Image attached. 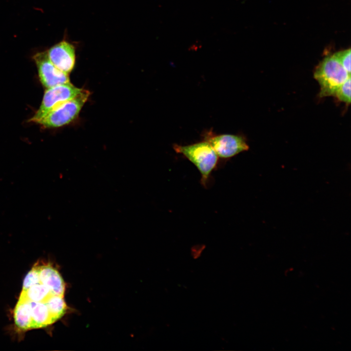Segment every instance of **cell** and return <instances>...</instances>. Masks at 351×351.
Returning a JSON list of instances; mask_svg holds the SVG:
<instances>
[{"mask_svg":"<svg viewBox=\"0 0 351 351\" xmlns=\"http://www.w3.org/2000/svg\"><path fill=\"white\" fill-rule=\"evenodd\" d=\"M350 75L333 55L325 58L316 67L313 75L320 87L319 97L334 96Z\"/></svg>","mask_w":351,"mask_h":351,"instance_id":"cell-1","label":"cell"},{"mask_svg":"<svg viewBox=\"0 0 351 351\" xmlns=\"http://www.w3.org/2000/svg\"><path fill=\"white\" fill-rule=\"evenodd\" d=\"M173 148L196 166L201 175L202 183L205 185L219 157L210 144L204 140L187 145L174 144Z\"/></svg>","mask_w":351,"mask_h":351,"instance_id":"cell-2","label":"cell"},{"mask_svg":"<svg viewBox=\"0 0 351 351\" xmlns=\"http://www.w3.org/2000/svg\"><path fill=\"white\" fill-rule=\"evenodd\" d=\"M89 95L88 91L82 89L78 95L50 112L38 123L48 128L68 124L77 117Z\"/></svg>","mask_w":351,"mask_h":351,"instance_id":"cell-3","label":"cell"},{"mask_svg":"<svg viewBox=\"0 0 351 351\" xmlns=\"http://www.w3.org/2000/svg\"><path fill=\"white\" fill-rule=\"evenodd\" d=\"M82 90L70 82L47 88L39 108L28 121L38 123L50 112L74 98Z\"/></svg>","mask_w":351,"mask_h":351,"instance_id":"cell-4","label":"cell"},{"mask_svg":"<svg viewBox=\"0 0 351 351\" xmlns=\"http://www.w3.org/2000/svg\"><path fill=\"white\" fill-rule=\"evenodd\" d=\"M204 140L212 146L219 157L229 158L249 150V147L242 136L232 134L214 135L205 133Z\"/></svg>","mask_w":351,"mask_h":351,"instance_id":"cell-5","label":"cell"},{"mask_svg":"<svg viewBox=\"0 0 351 351\" xmlns=\"http://www.w3.org/2000/svg\"><path fill=\"white\" fill-rule=\"evenodd\" d=\"M33 59L38 68L39 80L46 89L70 82L68 74L60 70L52 63L46 51L37 53Z\"/></svg>","mask_w":351,"mask_h":351,"instance_id":"cell-6","label":"cell"},{"mask_svg":"<svg viewBox=\"0 0 351 351\" xmlns=\"http://www.w3.org/2000/svg\"><path fill=\"white\" fill-rule=\"evenodd\" d=\"M52 63L60 70L69 74L75 63L74 46L66 40L55 44L46 51Z\"/></svg>","mask_w":351,"mask_h":351,"instance_id":"cell-7","label":"cell"},{"mask_svg":"<svg viewBox=\"0 0 351 351\" xmlns=\"http://www.w3.org/2000/svg\"><path fill=\"white\" fill-rule=\"evenodd\" d=\"M38 268L40 282L54 292L64 295L65 284L58 270L49 265L39 266Z\"/></svg>","mask_w":351,"mask_h":351,"instance_id":"cell-8","label":"cell"},{"mask_svg":"<svg viewBox=\"0 0 351 351\" xmlns=\"http://www.w3.org/2000/svg\"><path fill=\"white\" fill-rule=\"evenodd\" d=\"M28 300L31 307V329L45 327L56 322L44 302Z\"/></svg>","mask_w":351,"mask_h":351,"instance_id":"cell-9","label":"cell"},{"mask_svg":"<svg viewBox=\"0 0 351 351\" xmlns=\"http://www.w3.org/2000/svg\"><path fill=\"white\" fill-rule=\"evenodd\" d=\"M14 318L16 326L20 329H31V307L29 301L20 294L14 311Z\"/></svg>","mask_w":351,"mask_h":351,"instance_id":"cell-10","label":"cell"},{"mask_svg":"<svg viewBox=\"0 0 351 351\" xmlns=\"http://www.w3.org/2000/svg\"><path fill=\"white\" fill-rule=\"evenodd\" d=\"M20 294L30 301L45 302L51 295L58 294L40 282L33 285L25 291L22 290Z\"/></svg>","mask_w":351,"mask_h":351,"instance_id":"cell-11","label":"cell"},{"mask_svg":"<svg viewBox=\"0 0 351 351\" xmlns=\"http://www.w3.org/2000/svg\"><path fill=\"white\" fill-rule=\"evenodd\" d=\"M335 96L340 101L350 104L351 103V77L342 83L335 91Z\"/></svg>","mask_w":351,"mask_h":351,"instance_id":"cell-12","label":"cell"},{"mask_svg":"<svg viewBox=\"0 0 351 351\" xmlns=\"http://www.w3.org/2000/svg\"><path fill=\"white\" fill-rule=\"evenodd\" d=\"M38 266H34L25 275L22 284V291H25L30 287L40 283Z\"/></svg>","mask_w":351,"mask_h":351,"instance_id":"cell-13","label":"cell"},{"mask_svg":"<svg viewBox=\"0 0 351 351\" xmlns=\"http://www.w3.org/2000/svg\"><path fill=\"white\" fill-rule=\"evenodd\" d=\"M351 52L350 48H349L333 54V56L350 75H351Z\"/></svg>","mask_w":351,"mask_h":351,"instance_id":"cell-14","label":"cell"}]
</instances>
